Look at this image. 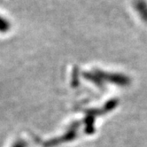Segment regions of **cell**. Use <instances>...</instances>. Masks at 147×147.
I'll return each mask as SVG.
<instances>
[{"instance_id": "6da1fadb", "label": "cell", "mask_w": 147, "mask_h": 147, "mask_svg": "<svg viewBox=\"0 0 147 147\" xmlns=\"http://www.w3.org/2000/svg\"><path fill=\"white\" fill-rule=\"evenodd\" d=\"M25 146H26L25 143H24L23 141H20V142L17 143V144H16L14 147H25Z\"/></svg>"}]
</instances>
